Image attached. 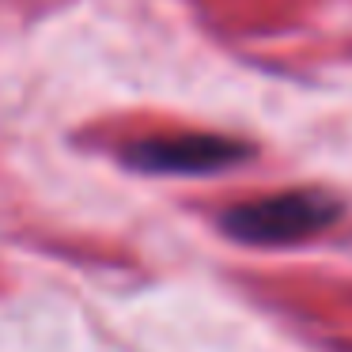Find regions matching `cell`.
Wrapping results in <instances>:
<instances>
[{
  "label": "cell",
  "instance_id": "6da1fadb",
  "mask_svg": "<svg viewBox=\"0 0 352 352\" xmlns=\"http://www.w3.org/2000/svg\"><path fill=\"white\" fill-rule=\"evenodd\" d=\"M341 212L344 205L326 190H280L273 197L231 205L220 216V231L246 246H284L322 235Z\"/></svg>",
  "mask_w": 352,
  "mask_h": 352
},
{
  "label": "cell",
  "instance_id": "7a4b0ae2",
  "mask_svg": "<svg viewBox=\"0 0 352 352\" xmlns=\"http://www.w3.org/2000/svg\"><path fill=\"white\" fill-rule=\"evenodd\" d=\"M125 163L144 175H216L254 155V144L223 133H170L144 137L125 148Z\"/></svg>",
  "mask_w": 352,
  "mask_h": 352
}]
</instances>
